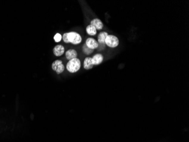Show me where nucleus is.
<instances>
[{"label": "nucleus", "instance_id": "obj_12", "mask_svg": "<svg viewBox=\"0 0 189 142\" xmlns=\"http://www.w3.org/2000/svg\"><path fill=\"white\" fill-rule=\"evenodd\" d=\"M86 31H87V34L90 35H92V36L95 35L96 34V33H97L96 29L91 25H88L87 27Z\"/></svg>", "mask_w": 189, "mask_h": 142}, {"label": "nucleus", "instance_id": "obj_4", "mask_svg": "<svg viewBox=\"0 0 189 142\" xmlns=\"http://www.w3.org/2000/svg\"><path fill=\"white\" fill-rule=\"evenodd\" d=\"M52 68L58 74H62L65 69L63 62L60 60H57L52 63Z\"/></svg>", "mask_w": 189, "mask_h": 142}, {"label": "nucleus", "instance_id": "obj_9", "mask_svg": "<svg viewBox=\"0 0 189 142\" xmlns=\"http://www.w3.org/2000/svg\"><path fill=\"white\" fill-rule=\"evenodd\" d=\"M65 56H66V59L69 61V60H70L71 59H75V58H77L78 53L75 50L70 49V50H69L68 51L66 52Z\"/></svg>", "mask_w": 189, "mask_h": 142}, {"label": "nucleus", "instance_id": "obj_8", "mask_svg": "<svg viewBox=\"0 0 189 142\" xmlns=\"http://www.w3.org/2000/svg\"><path fill=\"white\" fill-rule=\"evenodd\" d=\"M90 25L94 26L96 30H100L103 28V23L101 21L100 19L98 18L93 19V20H92Z\"/></svg>", "mask_w": 189, "mask_h": 142}, {"label": "nucleus", "instance_id": "obj_10", "mask_svg": "<svg viewBox=\"0 0 189 142\" xmlns=\"http://www.w3.org/2000/svg\"><path fill=\"white\" fill-rule=\"evenodd\" d=\"M108 35V34L106 32H101L98 35V43L101 45H105V40Z\"/></svg>", "mask_w": 189, "mask_h": 142}, {"label": "nucleus", "instance_id": "obj_11", "mask_svg": "<svg viewBox=\"0 0 189 142\" xmlns=\"http://www.w3.org/2000/svg\"><path fill=\"white\" fill-rule=\"evenodd\" d=\"M83 67L85 69H90L91 68H93V64L92 62L91 57H87L85 59L84 63H83Z\"/></svg>", "mask_w": 189, "mask_h": 142}, {"label": "nucleus", "instance_id": "obj_2", "mask_svg": "<svg viewBox=\"0 0 189 142\" xmlns=\"http://www.w3.org/2000/svg\"><path fill=\"white\" fill-rule=\"evenodd\" d=\"M68 39L69 43L73 45H78L82 42V37L76 32H70L68 33Z\"/></svg>", "mask_w": 189, "mask_h": 142}, {"label": "nucleus", "instance_id": "obj_13", "mask_svg": "<svg viewBox=\"0 0 189 142\" xmlns=\"http://www.w3.org/2000/svg\"><path fill=\"white\" fill-rule=\"evenodd\" d=\"M82 50H83V52H84L86 55H90L91 54H92V53L93 52V50H92L91 48H90L89 47H88L87 46V45H86V43H85L84 45H83V48H82Z\"/></svg>", "mask_w": 189, "mask_h": 142}, {"label": "nucleus", "instance_id": "obj_16", "mask_svg": "<svg viewBox=\"0 0 189 142\" xmlns=\"http://www.w3.org/2000/svg\"><path fill=\"white\" fill-rule=\"evenodd\" d=\"M105 45H101V44H99L98 45V47L97 48L99 51H101V50H103L105 48Z\"/></svg>", "mask_w": 189, "mask_h": 142}, {"label": "nucleus", "instance_id": "obj_6", "mask_svg": "<svg viewBox=\"0 0 189 142\" xmlns=\"http://www.w3.org/2000/svg\"><path fill=\"white\" fill-rule=\"evenodd\" d=\"M53 51L56 57H61L65 52V48L62 45H56L54 47Z\"/></svg>", "mask_w": 189, "mask_h": 142}, {"label": "nucleus", "instance_id": "obj_7", "mask_svg": "<svg viewBox=\"0 0 189 142\" xmlns=\"http://www.w3.org/2000/svg\"><path fill=\"white\" fill-rule=\"evenodd\" d=\"M104 60V57L101 54H98L94 55L92 58V62L93 65H97L103 62Z\"/></svg>", "mask_w": 189, "mask_h": 142}, {"label": "nucleus", "instance_id": "obj_14", "mask_svg": "<svg viewBox=\"0 0 189 142\" xmlns=\"http://www.w3.org/2000/svg\"><path fill=\"white\" fill-rule=\"evenodd\" d=\"M62 38H63L62 35L61 34H59V33H57L54 36V40H55L56 42H60L62 39Z\"/></svg>", "mask_w": 189, "mask_h": 142}, {"label": "nucleus", "instance_id": "obj_5", "mask_svg": "<svg viewBox=\"0 0 189 142\" xmlns=\"http://www.w3.org/2000/svg\"><path fill=\"white\" fill-rule=\"evenodd\" d=\"M86 45L88 47H89L90 48L93 50L94 49H96L98 48L99 43L96 40L94 39L93 38H89L86 40Z\"/></svg>", "mask_w": 189, "mask_h": 142}, {"label": "nucleus", "instance_id": "obj_1", "mask_svg": "<svg viewBox=\"0 0 189 142\" xmlns=\"http://www.w3.org/2000/svg\"><path fill=\"white\" fill-rule=\"evenodd\" d=\"M81 62L78 58H75L69 60L66 65V68L70 73H75L78 72L80 68Z\"/></svg>", "mask_w": 189, "mask_h": 142}, {"label": "nucleus", "instance_id": "obj_3", "mask_svg": "<svg viewBox=\"0 0 189 142\" xmlns=\"http://www.w3.org/2000/svg\"><path fill=\"white\" fill-rule=\"evenodd\" d=\"M105 45L110 48H115L119 45V40L113 35H108L105 40Z\"/></svg>", "mask_w": 189, "mask_h": 142}, {"label": "nucleus", "instance_id": "obj_15", "mask_svg": "<svg viewBox=\"0 0 189 142\" xmlns=\"http://www.w3.org/2000/svg\"><path fill=\"white\" fill-rule=\"evenodd\" d=\"M63 42L66 43H69V42H68V33H65L63 34Z\"/></svg>", "mask_w": 189, "mask_h": 142}]
</instances>
